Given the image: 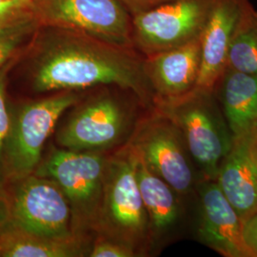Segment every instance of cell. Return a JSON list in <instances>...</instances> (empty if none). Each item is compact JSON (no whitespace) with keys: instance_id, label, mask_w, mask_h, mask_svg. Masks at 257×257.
Here are the masks:
<instances>
[{"instance_id":"1","label":"cell","mask_w":257,"mask_h":257,"mask_svg":"<svg viewBox=\"0 0 257 257\" xmlns=\"http://www.w3.org/2000/svg\"><path fill=\"white\" fill-rule=\"evenodd\" d=\"M25 54L30 86L36 92L116 86L134 92L148 110L154 108V93L144 72L145 56L134 47L70 29L41 26Z\"/></svg>"},{"instance_id":"5","label":"cell","mask_w":257,"mask_h":257,"mask_svg":"<svg viewBox=\"0 0 257 257\" xmlns=\"http://www.w3.org/2000/svg\"><path fill=\"white\" fill-rule=\"evenodd\" d=\"M108 159L109 153L54 149L34 173L54 180L64 193L74 234L94 238Z\"/></svg>"},{"instance_id":"2","label":"cell","mask_w":257,"mask_h":257,"mask_svg":"<svg viewBox=\"0 0 257 257\" xmlns=\"http://www.w3.org/2000/svg\"><path fill=\"white\" fill-rule=\"evenodd\" d=\"M147 108L131 91L101 86L99 91L74 105L56 135L60 148L109 153L126 145Z\"/></svg>"},{"instance_id":"14","label":"cell","mask_w":257,"mask_h":257,"mask_svg":"<svg viewBox=\"0 0 257 257\" xmlns=\"http://www.w3.org/2000/svg\"><path fill=\"white\" fill-rule=\"evenodd\" d=\"M200 67V38L183 46L145 56L144 72L154 93V104L192 92L198 80Z\"/></svg>"},{"instance_id":"20","label":"cell","mask_w":257,"mask_h":257,"mask_svg":"<svg viewBox=\"0 0 257 257\" xmlns=\"http://www.w3.org/2000/svg\"><path fill=\"white\" fill-rule=\"evenodd\" d=\"M18 61L14 60L0 70V203L4 202L7 182L4 169V150L10 126V109L7 103V80L9 71Z\"/></svg>"},{"instance_id":"25","label":"cell","mask_w":257,"mask_h":257,"mask_svg":"<svg viewBox=\"0 0 257 257\" xmlns=\"http://www.w3.org/2000/svg\"><path fill=\"white\" fill-rule=\"evenodd\" d=\"M4 1H6V0H0V5H1V4H2Z\"/></svg>"},{"instance_id":"9","label":"cell","mask_w":257,"mask_h":257,"mask_svg":"<svg viewBox=\"0 0 257 257\" xmlns=\"http://www.w3.org/2000/svg\"><path fill=\"white\" fill-rule=\"evenodd\" d=\"M213 0H176L132 17V45L144 56L199 39Z\"/></svg>"},{"instance_id":"12","label":"cell","mask_w":257,"mask_h":257,"mask_svg":"<svg viewBox=\"0 0 257 257\" xmlns=\"http://www.w3.org/2000/svg\"><path fill=\"white\" fill-rule=\"evenodd\" d=\"M250 0H213L207 24L200 37L201 67L193 90L213 92L227 68L230 42Z\"/></svg>"},{"instance_id":"15","label":"cell","mask_w":257,"mask_h":257,"mask_svg":"<svg viewBox=\"0 0 257 257\" xmlns=\"http://www.w3.org/2000/svg\"><path fill=\"white\" fill-rule=\"evenodd\" d=\"M134 153L138 187L147 210L154 248L156 243L169 235L180 219L181 195L164 179L153 173L135 151Z\"/></svg>"},{"instance_id":"8","label":"cell","mask_w":257,"mask_h":257,"mask_svg":"<svg viewBox=\"0 0 257 257\" xmlns=\"http://www.w3.org/2000/svg\"><path fill=\"white\" fill-rule=\"evenodd\" d=\"M148 168L181 196L198 183L197 169L175 123L156 109L146 111L128 142Z\"/></svg>"},{"instance_id":"17","label":"cell","mask_w":257,"mask_h":257,"mask_svg":"<svg viewBox=\"0 0 257 257\" xmlns=\"http://www.w3.org/2000/svg\"><path fill=\"white\" fill-rule=\"evenodd\" d=\"M92 241L77 234L65 238L47 237L0 221V257L89 256Z\"/></svg>"},{"instance_id":"13","label":"cell","mask_w":257,"mask_h":257,"mask_svg":"<svg viewBox=\"0 0 257 257\" xmlns=\"http://www.w3.org/2000/svg\"><path fill=\"white\" fill-rule=\"evenodd\" d=\"M215 180L242 221L257 212V131L233 137Z\"/></svg>"},{"instance_id":"11","label":"cell","mask_w":257,"mask_h":257,"mask_svg":"<svg viewBox=\"0 0 257 257\" xmlns=\"http://www.w3.org/2000/svg\"><path fill=\"white\" fill-rule=\"evenodd\" d=\"M200 217L197 238L225 257H250L242 236L243 222L215 179H200L196 185Z\"/></svg>"},{"instance_id":"21","label":"cell","mask_w":257,"mask_h":257,"mask_svg":"<svg viewBox=\"0 0 257 257\" xmlns=\"http://www.w3.org/2000/svg\"><path fill=\"white\" fill-rule=\"evenodd\" d=\"M89 256L91 257H138L134 248L112 239L95 236L92 241Z\"/></svg>"},{"instance_id":"18","label":"cell","mask_w":257,"mask_h":257,"mask_svg":"<svg viewBox=\"0 0 257 257\" xmlns=\"http://www.w3.org/2000/svg\"><path fill=\"white\" fill-rule=\"evenodd\" d=\"M40 27L35 5L0 21V70L25 53Z\"/></svg>"},{"instance_id":"23","label":"cell","mask_w":257,"mask_h":257,"mask_svg":"<svg viewBox=\"0 0 257 257\" xmlns=\"http://www.w3.org/2000/svg\"><path fill=\"white\" fill-rule=\"evenodd\" d=\"M133 15L157 7L159 5L174 2L176 0H120Z\"/></svg>"},{"instance_id":"7","label":"cell","mask_w":257,"mask_h":257,"mask_svg":"<svg viewBox=\"0 0 257 257\" xmlns=\"http://www.w3.org/2000/svg\"><path fill=\"white\" fill-rule=\"evenodd\" d=\"M10 185L0 221L47 237L74 235L70 204L54 180L33 174Z\"/></svg>"},{"instance_id":"26","label":"cell","mask_w":257,"mask_h":257,"mask_svg":"<svg viewBox=\"0 0 257 257\" xmlns=\"http://www.w3.org/2000/svg\"><path fill=\"white\" fill-rule=\"evenodd\" d=\"M33 1H34V2H36V1H37V0H33Z\"/></svg>"},{"instance_id":"16","label":"cell","mask_w":257,"mask_h":257,"mask_svg":"<svg viewBox=\"0 0 257 257\" xmlns=\"http://www.w3.org/2000/svg\"><path fill=\"white\" fill-rule=\"evenodd\" d=\"M213 92L233 137L257 131V75L226 68Z\"/></svg>"},{"instance_id":"3","label":"cell","mask_w":257,"mask_h":257,"mask_svg":"<svg viewBox=\"0 0 257 257\" xmlns=\"http://www.w3.org/2000/svg\"><path fill=\"white\" fill-rule=\"evenodd\" d=\"M97 235L128 245L138 256H146L153 248L147 210L138 187L136 156L128 144L109 155L95 227Z\"/></svg>"},{"instance_id":"6","label":"cell","mask_w":257,"mask_h":257,"mask_svg":"<svg viewBox=\"0 0 257 257\" xmlns=\"http://www.w3.org/2000/svg\"><path fill=\"white\" fill-rule=\"evenodd\" d=\"M79 91H65L10 109V126L4 150L6 182L33 175L42 159L47 139L62 114L82 98Z\"/></svg>"},{"instance_id":"22","label":"cell","mask_w":257,"mask_h":257,"mask_svg":"<svg viewBox=\"0 0 257 257\" xmlns=\"http://www.w3.org/2000/svg\"><path fill=\"white\" fill-rule=\"evenodd\" d=\"M242 236L249 256L257 257V212L242 221Z\"/></svg>"},{"instance_id":"24","label":"cell","mask_w":257,"mask_h":257,"mask_svg":"<svg viewBox=\"0 0 257 257\" xmlns=\"http://www.w3.org/2000/svg\"><path fill=\"white\" fill-rule=\"evenodd\" d=\"M34 5L35 2L33 0H6L0 5V21L19 10Z\"/></svg>"},{"instance_id":"4","label":"cell","mask_w":257,"mask_h":257,"mask_svg":"<svg viewBox=\"0 0 257 257\" xmlns=\"http://www.w3.org/2000/svg\"><path fill=\"white\" fill-rule=\"evenodd\" d=\"M154 109L179 128L200 179H216L233 136L213 92L196 91L158 100Z\"/></svg>"},{"instance_id":"10","label":"cell","mask_w":257,"mask_h":257,"mask_svg":"<svg viewBox=\"0 0 257 257\" xmlns=\"http://www.w3.org/2000/svg\"><path fill=\"white\" fill-rule=\"evenodd\" d=\"M35 11L41 26L70 29L133 47V16L120 0H37Z\"/></svg>"},{"instance_id":"19","label":"cell","mask_w":257,"mask_h":257,"mask_svg":"<svg viewBox=\"0 0 257 257\" xmlns=\"http://www.w3.org/2000/svg\"><path fill=\"white\" fill-rule=\"evenodd\" d=\"M227 67L257 75V10L250 4L230 42Z\"/></svg>"}]
</instances>
